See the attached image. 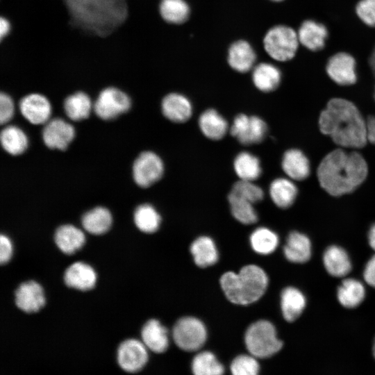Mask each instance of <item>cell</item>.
I'll return each instance as SVG.
<instances>
[{
  "label": "cell",
  "mask_w": 375,
  "mask_h": 375,
  "mask_svg": "<svg viewBox=\"0 0 375 375\" xmlns=\"http://www.w3.org/2000/svg\"><path fill=\"white\" fill-rule=\"evenodd\" d=\"M256 55L251 44L244 40L233 43L228 53V62L230 67L240 73L251 70L256 62Z\"/></svg>",
  "instance_id": "cell-21"
},
{
  "label": "cell",
  "mask_w": 375,
  "mask_h": 375,
  "mask_svg": "<svg viewBox=\"0 0 375 375\" xmlns=\"http://www.w3.org/2000/svg\"><path fill=\"white\" fill-rule=\"evenodd\" d=\"M55 242L65 254H72L84 244L85 237L82 231L70 224L59 226L55 233Z\"/></svg>",
  "instance_id": "cell-26"
},
{
  "label": "cell",
  "mask_w": 375,
  "mask_h": 375,
  "mask_svg": "<svg viewBox=\"0 0 375 375\" xmlns=\"http://www.w3.org/2000/svg\"><path fill=\"white\" fill-rule=\"evenodd\" d=\"M252 249L260 255L273 253L278 246L279 238L272 230L266 227H258L250 235Z\"/></svg>",
  "instance_id": "cell-36"
},
{
  "label": "cell",
  "mask_w": 375,
  "mask_h": 375,
  "mask_svg": "<svg viewBox=\"0 0 375 375\" xmlns=\"http://www.w3.org/2000/svg\"><path fill=\"white\" fill-rule=\"evenodd\" d=\"M158 12L166 22L179 24L188 19L190 7L185 0H160Z\"/></svg>",
  "instance_id": "cell-35"
},
{
  "label": "cell",
  "mask_w": 375,
  "mask_h": 375,
  "mask_svg": "<svg viewBox=\"0 0 375 375\" xmlns=\"http://www.w3.org/2000/svg\"><path fill=\"white\" fill-rule=\"evenodd\" d=\"M201 133L208 139L219 140L226 134L228 125L225 118L215 109H208L199 118Z\"/></svg>",
  "instance_id": "cell-25"
},
{
  "label": "cell",
  "mask_w": 375,
  "mask_h": 375,
  "mask_svg": "<svg viewBox=\"0 0 375 375\" xmlns=\"http://www.w3.org/2000/svg\"><path fill=\"white\" fill-rule=\"evenodd\" d=\"M67 116L73 121H81L88 117L92 108L89 96L78 92L67 97L63 104Z\"/></svg>",
  "instance_id": "cell-34"
},
{
  "label": "cell",
  "mask_w": 375,
  "mask_h": 375,
  "mask_svg": "<svg viewBox=\"0 0 375 375\" xmlns=\"http://www.w3.org/2000/svg\"><path fill=\"white\" fill-rule=\"evenodd\" d=\"M233 167L240 180L254 181L262 174L259 158L247 151L239 153L234 159Z\"/></svg>",
  "instance_id": "cell-31"
},
{
  "label": "cell",
  "mask_w": 375,
  "mask_h": 375,
  "mask_svg": "<svg viewBox=\"0 0 375 375\" xmlns=\"http://www.w3.org/2000/svg\"><path fill=\"white\" fill-rule=\"evenodd\" d=\"M134 222L138 228L141 231L152 233L158 229L161 218L153 206L144 203L138 206L135 209Z\"/></svg>",
  "instance_id": "cell-38"
},
{
  "label": "cell",
  "mask_w": 375,
  "mask_h": 375,
  "mask_svg": "<svg viewBox=\"0 0 375 375\" xmlns=\"http://www.w3.org/2000/svg\"><path fill=\"white\" fill-rule=\"evenodd\" d=\"M367 165L358 152L335 149L328 153L317 169L321 187L332 196L355 190L366 178Z\"/></svg>",
  "instance_id": "cell-2"
},
{
  "label": "cell",
  "mask_w": 375,
  "mask_h": 375,
  "mask_svg": "<svg viewBox=\"0 0 375 375\" xmlns=\"http://www.w3.org/2000/svg\"><path fill=\"white\" fill-rule=\"evenodd\" d=\"M372 351H373L374 357L375 358V338H374V342H373Z\"/></svg>",
  "instance_id": "cell-50"
},
{
  "label": "cell",
  "mask_w": 375,
  "mask_h": 375,
  "mask_svg": "<svg viewBox=\"0 0 375 375\" xmlns=\"http://www.w3.org/2000/svg\"><path fill=\"white\" fill-rule=\"evenodd\" d=\"M131 106V99L126 93L118 88L108 87L100 92L93 108L99 118L110 120L127 112Z\"/></svg>",
  "instance_id": "cell-9"
},
{
  "label": "cell",
  "mask_w": 375,
  "mask_h": 375,
  "mask_svg": "<svg viewBox=\"0 0 375 375\" xmlns=\"http://www.w3.org/2000/svg\"><path fill=\"white\" fill-rule=\"evenodd\" d=\"M286 259L294 263L308 262L312 255V244L309 238L300 232H291L283 247Z\"/></svg>",
  "instance_id": "cell-19"
},
{
  "label": "cell",
  "mask_w": 375,
  "mask_h": 375,
  "mask_svg": "<svg viewBox=\"0 0 375 375\" xmlns=\"http://www.w3.org/2000/svg\"><path fill=\"white\" fill-rule=\"evenodd\" d=\"M299 42L297 33L292 28L283 25L270 28L263 40L266 52L278 61L292 59L296 53Z\"/></svg>",
  "instance_id": "cell-6"
},
{
  "label": "cell",
  "mask_w": 375,
  "mask_h": 375,
  "mask_svg": "<svg viewBox=\"0 0 375 375\" xmlns=\"http://www.w3.org/2000/svg\"><path fill=\"white\" fill-rule=\"evenodd\" d=\"M231 134L243 145H252L262 142L267 132L265 122L258 116L239 114L230 128Z\"/></svg>",
  "instance_id": "cell-10"
},
{
  "label": "cell",
  "mask_w": 375,
  "mask_h": 375,
  "mask_svg": "<svg viewBox=\"0 0 375 375\" xmlns=\"http://www.w3.org/2000/svg\"><path fill=\"white\" fill-rule=\"evenodd\" d=\"M97 275L93 268L83 262H76L69 265L64 274L66 285L76 290L86 291L95 285Z\"/></svg>",
  "instance_id": "cell-18"
},
{
  "label": "cell",
  "mask_w": 375,
  "mask_h": 375,
  "mask_svg": "<svg viewBox=\"0 0 375 375\" xmlns=\"http://www.w3.org/2000/svg\"><path fill=\"white\" fill-rule=\"evenodd\" d=\"M269 192L274 203L281 208H288L291 206L298 192L295 184L285 178L274 179L270 184Z\"/></svg>",
  "instance_id": "cell-30"
},
{
  "label": "cell",
  "mask_w": 375,
  "mask_h": 375,
  "mask_svg": "<svg viewBox=\"0 0 375 375\" xmlns=\"http://www.w3.org/2000/svg\"><path fill=\"white\" fill-rule=\"evenodd\" d=\"M230 369L232 375H258L260 365L251 354L240 355L232 361Z\"/></svg>",
  "instance_id": "cell-41"
},
{
  "label": "cell",
  "mask_w": 375,
  "mask_h": 375,
  "mask_svg": "<svg viewBox=\"0 0 375 375\" xmlns=\"http://www.w3.org/2000/svg\"><path fill=\"white\" fill-rule=\"evenodd\" d=\"M228 200L233 216L243 224H252L258 221V215L253 203L232 193H229Z\"/></svg>",
  "instance_id": "cell-39"
},
{
  "label": "cell",
  "mask_w": 375,
  "mask_h": 375,
  "mask_svg": "<svg viewBox=\"0 0 375 375\" xmlns=\"http://www.w3.org/2000/svg\"><path fill=\"white\" fill-rule=\"evenodd\" d=\"M75 130L65 120L56 118L49 120L42 129V136L45 145L49 149L65 150L73 140Z\"/></svg>",
  "instance_id": "cell-12"
},
{
  "label": "cell",
  "mask_w": 375,
  "mask_h": 375,
  "mask_svg": "<svg viewBox=\"0 0 375 375\" xmlns=\"http://www.w3.org/2000/svg\"><path fill=\"white\" fill-rule=\"evenodd\" d=\"M70 23L99 36L113 32L126 19V0H64Z\"/></svg>",
  "instance_id": "cell-3"
},
{
  "label": "cell",
  "mask_w": 375,
  "mask_h": 375,
  "mask_svg": "<svg viewBox=\"0 0 375 375\" xmlns=\"http://www.w3.org/2000/svg\"><path fill=\"white\" fill-rule=\"evenodd\" d=\"M367 140L375 144V117H370L367 122Z\"/></svg>",
  "instance_id": "cell-47"
},
{
  "label": "cell",
  "mask_w": 375,
  "mask_h": 375,
  "mask_svg": "<svg viewBox=\"0 0 375 375\" xmlns=\"http://www.w3.org/2000/svg\"><path fill=\"white\" fill-rule=\"evenodd\" d=\"M12 25L6 17L0 16V41L7 38L11 33Z\"/></svg>",
  "instance_id": "cell-46"
},
{
  "label": "cell",
  "mask_w": 375,
  "mask_h": 375,
  "mask_svg": "<svg viewBox=\"0 0 375 375\" xmlns=\"http://www.w3.org/2000/svg\"><path fill=\"white\" fill-rule=\"evenodd\" d=\"M164 173L162 159L154 152H142L133 165V176L135 183L141 188H148L158 181Z\"/></svg>",
  "instance_id": "cell-11"
},
{
  "label": "cell",
  "mask_w": 375,
  "mask_h": 375,
  "mask_svg": "<svg viewBox=\"0 0 375 375\" xmlns=\"http://www.w3.org/2000/svg\"><path fill=\"white\" fill-rule=\"evenodd\" d=\"M360 19L369 26H375V0H360L356 6Z\"/></svg>",
  "instance_id": "cell-42"
},
{
  "label": "cell",
  "mask_w": 375,
  "mask_h": 375,
  "mask_svg": "<svg viewBox=\"0 0 375 375\" xmlns=\"http://www.w3.org/2000/svg\"><path fill=\"white\" fill-rule=\"evenodd\" d=\"M15 297L17 306L26 313L38 312L45 303L42 288L34 281L21 283L15 290Z\"/></svg>",
  "instance_id": "cell-16"
},
{
  "label": "cell",
  "mask_w": 375,
  "mask_h": 375,
  "mask_svg": "<svg viewBox=\"0 0 375 375\" xmlns=\"http://www.w3.org/2000/svg\"><path fill=\"white\" fill-rule=\"evenodd\" d=\"M368 242L371 248L375 251V224L372 226L369 231Z\"/></svg>",
  "instance_id": "cell-48"
},
{
  "label": "cell",
  "mask_w": 375,
  "mask_h": 375,
  "mask_svg": "<svg viewBox=\"0 0 375 375\" xmlns=\"http://www.w3.org/2000/svg\"><path fill=\"white\" fill-rule=\"evenodd\" d=\"M172 338L178 347L186 351L200 349L207 339V331L203 323L194 317H183L174 326Z\"/></svg>",
  "instance_id": "cell-7"
},
{
  "label": "cell",
  "mask_w": 375,
  "mask_h": 375,
  "mask_svg": "<svg viewBox=\"0 0 375 375\" xmlns=\"http://www.w3.org/2000/svg\"><path fill=\"white\" fill-rule=\"evenodd\" d=\"M369 64L372 69V71L375 75V48L371 55V57L369 58Z\"/></svg>",
  "instance_id": "cell-49"
},
{
  "label": "cell",
  "mask_w": 375,
  "mask_h": 375,
  "mask_svg": "<svg viewBox=\"0 0 375 375\" xmlns=\"http://www.w3.org/2000/svg\"><path fill=\"white\" fill-rule=\"evenodd\" d=\"M194 375H223L224 367L215 354L208 351L197 353L192 362Z\"/></svg>",
  "instance_id": "cell-37"
},
{
  "label": "cell",
  "mask_w": 375,
  "mask_h": 375,
  "mask_svg": "<svg viewBox=\"0 0 375 375\" xmlns=\"http://www.w3.org/2000/svg\"><path fill=\"white\" fill-rule=\"evenodd\" d=\"M281 80V71L272 64L262 62L253 67V83L257 89L263 92H270L276 90Z\"/></svg>",
  "instance_id": "cell-28"
},
{
  "label": "cell",
  "mask_w": 375,
  "mask_h": 375,
  "mask_svg": "<svg viewBox=\"0 0 375 375\" xmlns=\"http://www.w3.org/2000/svg\"><path fill=\"white\" fill-rule=\"evenodd\" d=\"M14 103L12 99L5 93L0 94V122L1 124L8 122L14 115Z\"/></svg>",
  "instance_id": "cell-43"
},
{
  "label": "cell",
  "mask_w": 375,
  "mask_h": 375,
  "mask_svg": "<svg viewBox=\"0 0 375 375\" xmlns=\"http://www.w3.org/2000/svg\"><path fill=\"white\" fill-rule=\"evenodd\" d=\"M82 225L84 229L93 235H101L107 232L112 224L110 211L101 206L96 207L82 217Z\"/></svg>",
  "instance_id": "cell-32"
},
{
  "label": "cell",
  "mask_w": 375,
  "mask_h": 375,
  "mask_svg": "<svg viewBox=\"0 0 375 375\" xmlns=\"http://www.w3.org/2000/svg\"><path fill=\"white\" fill-rule=\"evenodd\" d=\"M329 77L341 85H349L356 83L355 59L349 53L341 52L331 56L326 65Z\"/></svg>",
  "instance_id": "cell-14"
},
{
  "label": "cell",
  "mask_w": 375,
  "mask_h": 375,
  "mask_svg": "<svg viewBox=\"0 0 375 375\" xmlns=\"http://www.w3.org/2000/svg\"><path fill=\"white\" fill-rule=\"evenodd\" d=\"M0 141L3 149L12 156L23 153L28 144L25 133L19 127L12 125L7 126L1 130Z\"/></svg>",
  "instance_id": "cell-33"
},
{
  "label": "cell",
  "mask_w": 375,
  "mask_h": 375,
  "mask_svg": "<svg viewBox=\"0 0 375 375\" xmlns=\"http://www.w3.org/2000/svg\"><path fill=\"white\" fill-rule=\"evenodd\" d=\"M140 340L153 354L165 352L169 345L167 329L156 319L147 320L140 330Z\"/></svg>",
  "instance_id": "cell-15"
},
{
  "label": "cell",
  "mask_w": 375,
  "mask_h": 375,
  "mask_svg": "<svg viewBox=\"0 0 375 375\" xmlns=\"http://www.w3.org/2000/svg\"><path fill=\"white\" fill-rule=\"evenodd\" d=\"M272 1H281L282 0H272Z\"/></svg>",
  "instance_id": "cell-51"
},
{
  "label": "cell",
  "mask_w": 375,
  "mask_h": 375,
  "mask_svg": "<svg viewBox=\"0 0 375 375\" xmlns=\"http://www.w3.org/2000/svg\"><path fill=\"white\" fill-rule=\"evenodd\" d=\"M19 107L24 117L33 124H45L50 120V102L41 94H27L20 100Z\"/></svg>",
  "instance_id": "cell-13"
},
{
  "label": "cell",
  "mask_w": 375,
  "mask_h": 375,
  "mask_svg": "<svg viewBox=\"0 0 375 375\" xmlns=\"http://www.w3.org/2000/svg\"><path fill=\"white\" fill-rule=\"evenodd\" d=\"M306 299L299 289L289 286L281 294V309L284 319L289 322L295 321L303 312Z\"/></svg>",
  "instance_id": "cell-23"
},
{
  "label": "cell",
  "mask_w": 375,
  "mask_h": 375,
  "mask_svg": "<svg viewBox=\"0 0 375 375\" xmlns=\"http://www.w3.org/2000/svg\"><path fill=\"white\" fill-rule=\"evenodd\" d=\"M363 278L369 285L375 288V255L367 262L363 271Z\"/></svg>",
  "instance_id": "cell-45"
},
{
  "label": "cell",
  "mask_w": 375,
  "mask_h": 375,
  "mask_svg": "<svg viewBox=\"0 0 375 375\" xmlns=\"http://www.w3.org/2000/svg\"><path fill=\"white\" fill-rule=\"evenodd\" d=\"M190 253L195 264L199 267L215 265L219 258V253L213 240L208 236L197 238L191 244Z\"/></svg>",
  "instance_id": "cell-27"
},
{
  "label": "cell",
  "mask_w": 375,
  "mask_h": 375,
  "mask_svg": "<svg viewBox=\"0 0 375 375\" xmlns=\"http://www.w3.org/2000/svg\"><path fill=\"white\" fill-rule=\"evenodd\" d=\"M281 166L286 175L292 180L306 179L310 172L309 160L301 150L297 149L285 152Z\"/></svg>",
  "instance_id": "cell-22"
},
{
  "label": "cell",
  "mask_w": 375,
  "mask_h": 375,
  "mask_svg": "<svg viewBox=\"0 0 375 375\" xmlns=\"http://www.w3.org/2000/svg\"><path fill=\"white\" fill-rule=\"evenodd\" d=\"M297 35L299 42L305 47L311 51H319L324 47L328 31L323 24L306 20L301 25Z\"/></svg>",
  "instance_id": "cell-24"
},
{
  "label": "cell",
  "mask_w": 375,
  "mask_h": 375,
  "mask_svg": "<svg viewBox=\"0 0 375 375\" xmlns=\"http://www.w3.org/2000/svg\"><path fill=\"white\" fill-rule=\"evenodd\" d=\"M374 97H375V94H374Z\"/></svg>",
  "instance_id": "cell-52"
},
{
  "label": "cell",
  "mask_w": 375,
  "mask_h": 375,
  "mask_svg": "<svg viewBox=\"0 0 375 375\" xmlns=\"http://www.w3.org/2000/svg\"><path fill=\"white\" fill-rule=\"evenodd\" d=\"M319 125L322 133L344 147L361 148L368 140L367 122L357 107L344 99L328 102L319 115Z\"/></svg>",
  "instance_id": "cell-1"
},
{
  "label": "cell",
  "mask_w": 375,
  "mask_h": 375,
  "mask_svg": "<svg viewBox=\"0 0 375 375\" xmlns=\"http://www.w3.org/2000/svg\"><path fill=\"white\" fill-rule=\"evenodd\" d=\"M323 264L326 272L334 277H344L351 270L352 265L349 254L343 248L331 245L323 254Z\"/></svg>",
  "instance_id": "cell-20"
},
{
  "label": "cell",
  "mask_w": 375,
  "mask_h": 375,
  "mask_svg": "<svg viewBox=\"0 0 375 375\" xmlns=\"http://www.w3.org/2000/svg\"><path fill=\"white\" fill-rule=\"evenodd\" d=\"M163 115L174 123L187 122L192 114V105L185 95L172 92L167 94L161 103Z\"/></svg>",
  "instance_id": "cell-17"
},
{
  "label": "cell",
  "mask_w": 375,
  "mask_h": 375,
  "mask_svg": "<svg viewBox=\"0 0 375 375\" xmlns=\"http://www.w3.org/2000/svg\"><path fill=\"white\" fill-rule=\"evenodd\" d=\"M246 347L249 354L257 358H267L281 350L283 342L277 337L272 323L261 319L251 324L244 335Z\"/></svg>",
  "instance_id": "cell-5"
},
{
  "label": "cell",
  "mask_w": 375,
  "mask_h": 375,
  "mask_svg": "<svg viewBox=\"0 0 375 375\" xmlns=\"http://www.w3.org/2000/svg\"><path fill=\"white\" fill-rule=\"evenodd\" d=\"M150 351L137 338H128L119 342L116 351V360L121 369L126 373L141 372L150 360Z\"/></svg>",
  "instance_id": "cell-8"
},
{
  "label": "cell",
  "mask_w": 375,
  "mask_h": 375,
  "mask_svg": "<svg viewBox=\"0 0 375 375\" xmlns=\"http://www.w3.org/2000/svg\"><path fill=\"white\" fill-rule=\"evenodd\" d=\"M12 247L9 238L1 234L0 237V262L1 265L9 261L12 256Z\"/></svg>",
  "instance_id": "cell-44"
},
{
  "label": "cell",
  "mask_w": 375,
  "mask_h": 375,
  "mask_svg": "<svg viewBox=\"0 0 375 375\" xmlns=\"http://www.w3.org/2000/svg\"><path fill=\"white\" fill-rule=\"evenodd\" d=\"M231 192L253 204L261 201L264 197L262 189L253 181L240 180L234 183Z\"/></svg>",
  "instance_id": "cell-40"
},
{
  "label": "cell",
  "mask_w": 375,
  "mask_h": 375,
  "mask_svg": "<svg viewBox=\"0 0 375 375\" xmlns=\"http://www.w3.org/2000/svg\"><path fill=\"white\" fill-rule=\"evenodd\" d=\"M365 297V288L358 280L348 278L344 279L337 290V297L340 303L347 308L358 306Z\"/></svg>",
  "instance_id": "cell-29"
},
{
  "label": "cell",
  "mask_w": 375,
  "mask_h": 375,
  "mask_svg": "<svg viewBox=\"0 0 375 375\" xmlns=\"http://www.w3.org/2000/svg\"><path fill=\"white\" fill-rule=\"evenodd\" d=\"M221 288L229 301L246 306L259 300L267 290L269 279L259 266L248 265L239 272H226L219 280Z\"/></svg>",
  "instance_id": "cell-4"
}]
</instances>
